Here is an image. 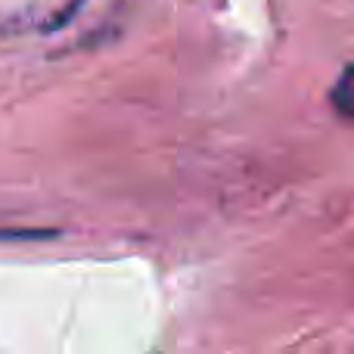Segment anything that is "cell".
<instances>
[{
	"label": "cell",
	"instance_id": "cell-1",
	"mask_svg": "<svg viewBox=\"0 0 354 354\" xmlns=\"http://www.w3.org/2000/svg\"><path fill=\"white\" fill-rule=\"evenodd\" d=\"M330 100H333L339 115L354 118V66H348L342 75H339L336 87L330 91Z\"/></svg>",
	"mask_w": 354,
	"mask_h": 354
}]
</instances>
